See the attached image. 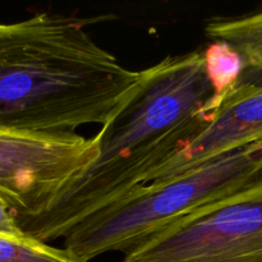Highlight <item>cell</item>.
<instances>
[{
    "label": "cell",
    "instance_id": "cell-9",
    "mask_svg": "<svg viewBox=\"0 0 262 262\" xmlns=\"http://www.w3.org/2000/svg\"><path fill=\"white\" fill-rule=\"evenodd\" d=\"M204 60L215 94L223 97L235 86L242 74V58L227 43L211 42L204 50Z\"/></svg>",
    "mask_w": 262,
    "mask_h": 262
},
{
    "label": "cell",
    "instance_id": "cell-1",
    "mask_svg": "<svg viewBox=\"0 0 262 262\" xmlns=\"http://www.w3.org/2000/svg\"><path fill=\"white\" fill-rule=\"evenodd\" d=\"M220 101L204 51L169 55L143 69L132 95L94 137L99 146L95 163L22 230L45 243L63 239L82 220L140 186L151 169L210 123Z\"/></svg>",
    "mask_w": 262,
    "mask_h": 262
},
{
    "label": "cell",
    "instance_id": "cell-4",
    "mask_svg": "<svg viewBox=\"0 0 262 262\" xmlns=\"http://www.w3.org/2000/svg\"><path fill=\"white\" fill-rule=\"evenodd\" d=\"M123 262H262V178L146 238Z\"/></svg>",
    "mask_w": 262,
    "mask_h": 262
},
{
    "label": "cell",
    "instance_id": "cell-7",
    "mask_svg": "<svg viewBox=\"0 0 262 262\" xmlns=\"http://www.w3.org/2000/svg\"><path fill=\"white\" fill-rule=\"evenodd\" d=\"M212 42L229 45L239 54L243 71L238 84L262 83V10L241 17H216L205 25Z\"/></svg>",
    "mask_w": 262,
    "mask_h": 262
},
{
    "label": "cell",
    "instance_id": "cell-10",
    "mask_svg": "<svg viewBox=\"0 0 262 262\" xmlns=\"http://www.w3.org/2000/svg\"><path fill=\"white\" fill-rule=\"evenodd\" d=\"M0 234L14 235V237L27 235L19 227L14 214L2 197H0Z\"/></svg>",
    "mask_w": 262,
    "mask_h": 262
},
{
    "label": "cell",
    "instance_id": "cell-3",
    "mask_svg": "<svg viewBox=\"0 0 262 262\" xmlns=\"http://www.w3.org/2000/svg\"><path fill=\"white\" fill-rule=\"evenodd\" d=\"M262 178V142L160 182L137 186L72 228L63 246L78 262L124 252L179 217Z\"/></svg>",
    "mask_w": 262,
    "mask_h": 262
},
{
    "label": "cell",
    "instance_id": "cell-5",
    "mask_svg": "<svg viewBox=\"0 0 262 262\" xmlns=\"http://www.w3.org/2000/svg\"><path fill=\"white\" fill-rule=\"evenodd\" d=\"M97 156L94 137L0 129V197L22 228L45 214Z\"/></svg>",
    "mask_w": 262,
    "mask_h": 262
},
{
    "label": "cell",
    "instance_id": "cell-2",
    "mask_svg": "<svg viewBox=\"0 0 262 262\" xmlns=\"http://www.w3.org/2000/svg\"><path fill=\"white\" fill-rule=\"evenodd\" d=\"M106 18L43 12L0 23V129L74 133L119 109L142 71L94 40L89 27Z\"/></svg>",
    "mask_w": 262,
    "mask_h": 262
},
{
    "label": "cell",
    "instance_id": "cell-6",
    "mask_svg": "<svg viewBox=\"0 0 262 262\" xmlns=\"http://www.w3.org/2000/svg\"><path fill=\"white\" fill-rule=\"evenodd\" d=\"M258 142H262V83L238 84L223 96L210 123L151 169L140 186L173 178Z\"/></svg>",
    "mask_w": 262,
    "mask_h": 262
},
{
    "label": "cell",
    "instance_id": "cell-8",
    "mask_svg": "<svg viewBox=\"0 0 262 262\" xmlns=\"http://www.w3.org/2000/svg\"><path fill=\"white\" fill-rule=\"evenodd\" d=\"M0 262H78L66 248L36 238L0 234Z\"/></svg>",
    "mask_w": 262,
    "mask_h": 262
}]
</instances>
